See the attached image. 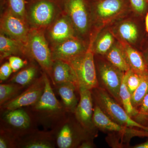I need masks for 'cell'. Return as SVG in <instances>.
I'll return each mask as SVG.
<instances>
[{"instance_id":"cell-1","label":"cell","mask_w":148,"mask_h":148,"mask_svg":"<svg viewBox=\"0 0 148 148\" xmlns=\"http://www.w3.org/2000/svg\"><path fill=\"white\" fill-rule=\"evenodd\" d=\"M44 73L45 87L39 101L29 107V113L37 123L45 129H52L68 114L56 98L48 75Z\"/></svg>"},{"instance_id":"cell-2","label":"cell","mask_w":148,"mask_h":148,"mask_svg":"<svg viewBox=\"0 0 148 148\" xmlns=\"http://www.w3.org/2000/svg\"><path fill=\"white\" fill-rule=\"evenodd\" d=\"M88 3L95 33L132 12L128 0H88Z\"/></svg>"},{"instance_id":"cell-3","label":"cell","mask_w":148,"mask_h":148,"mask_svg":"<svg viewBox=\"0 0 148 148\" xmlns=\"http://www.w3.org/2000/svg\"><path fill=\"white\" fill-rule=\"evenodd\" d=\"M51 130L56 146L58 148H78L84 141L91 139V135L82 126L75 116L72 117L68 114Z\"/></svg>"},{"instance_id":"cell-4","label":"cell","mask_w":148,"mask_h":148,"mask_svg":"<svg viewBox=\"0 0 148 148\" xmlns=\"http://www.w3.org/2000/svg\"><path fill=\"white\" fill-rule=\"evenodd\" d=\"M108 27L116 38L124 41L140 50L148 35L145 18L132 12Z\"/></svg>"},{"instance_id":"cell-5","label":"cell","mask_w":148,"mask_h":148,"mask_svg":"<svg viewBox=\"0 0 148 148\" xmlns=\"http://www.w3.org/2000/svg\"><path fill=\"white\" fill-rule=\"evenodd\" d=\"M95 104L99 106L111 119L125 127L139 128L148 131V127L143 125L131 117L123 107L103 88L98 87L91 90Z\"/></svg>"},{"instance_id":"cell-6","label":"cell","mask_w":148,"mask_h":148,"mask_svg":"<svg viewBox=\"0 0 148 148\" xmlns=\"http://www.w3.org/2000/svg\"><path fill=\"white\" fill-rule=\"evenodd\" d=\"M94 40V37L90 36L87 50L69 62L76 75L79 88L91 90L99 86L95 54L92 49Z\"/></svg>"},{"instance_id":"cell-7","label":"cell","mask_w":148,"mask_h":148,"mask_svg":"<svg viewBox=\"0 0 148 148\" xmlns=\"http://www.w3.org/2000/svg\"><path fill=\"white\" fill-rule=\"evenodd\" d=\"M77 36L82 38L92 34L93 25L88 0H61Z\"/></svg>"},{"instance_id":"cell-8","label":"cell","mask_w":148,"mask_h":148,"mask_svg":"<svg viewBox=\"0 0 148 148\" xmlns=\"http://www.w3.org/2000/svg\"><path fill=\"white\" fill-rule=\"evenodd\" d=\"M26 48L30 58L38 63L51 81L53 61L51 51L42 30L37 28L30 30Z\"/></svg>"},{"instance_id":"cell-9","label":"cell","mask_w":148,"mask_h":148,"mask_svg":"<svg viewBox=\"0 0 148 148\" xmlns=\"http://www.w3.org/2000/svg\"><path fill=\"white\" fill-rule=\"evenodd\" d=\"M1 117V129L9 132L16 139L36 129L30 113L21 108L5 111Z\"/></svg>"},{"instance_id":"cell-10","label":"cell","mask_w":148,"mask_h":148,"mask_svg":"<svg viewBox=\"0 0 148 148\" xmlns=\"http://www.w3.org/2000/svg\"><path fill=\"white\" fill-rule=\"evenodd\" d=\"M97 56L98 58L95 60L97 77H99L104 89L121 104L120 89L124 73L112 65L104 56Z\"/></svg>"},{"instance_id":"cell-11","label":"cell","mask_w":148,"mask_h":148,"mask_svg":"<svg viewBox=\"0 0 148 148\" xmlns=\"http://www.w3.org/2000/svg\"><path fill=\"white\" fill-rule=\"evenodd\" d=\"M61 0H32L29 3V21L34 28L50 25L59 9Z\"/></svg>"},{"instance_id":"cell-12","label":"cell","mask_w":148,"mask_h":148,"mask_svg":"<svg viewBox=\"0 0 148 148\" xmlns=\"http://www.w3.org/2000/svg\"><path fill=\"white\" fill-rule=\"evenodd\" d=\"M45 87V81L43 73L24 91L1 106V111L3 112L34 106L39 100Z\"/></svg>"},{"instance_id":"cell-13","label":"cell","mask_w":148,"mask_h":148,"mask_svg":"<svg viewBox=\"0 0 148 148\" xmlns=\"http://www.w3.org/2000/svg\"><path fill=\"white\" fill-rule=\"evenodd\" d=\"M92 121L96 128L103 131L117 132L124 137L130 138L136 136L148 137V131L147 130L125 127L114 121L96 104L93 109Z\"/></svg>"},{"instance_id":"cell-14","label":"cell","mask_w":148,"mask_h":148,"mask_svg":"<svg viewBox=\"0 0 148 148\" xmlns=\"http://www.w3.org/2000/svg\"><path fill=\"white\" fill-rule=\"evenodd\" d=\"M79 100L74 115L79 124L90 135H94L95 128L92 121L93 99L91 90L79 88Z\"/></svg>"},{"instance_id":"cell-15","label":"cell","mask_w":148,"mask_h":148,"mask_svg":"<svg viewBox=\"0 0 148 148\" xmlns=\"http://www.w3.org/2000/svg\"><path fill=\"white\" fill-rule=\"evenodd\" d=\"M1 30L3 34L26 46L30 30L25 20L14 15L8 9L1 18Z\"/></svg>"},{"instance_id":"cell-16","label":"cell","mask_w":148,"mask_h":148,"mask_svg":"<svg viewBox=\"0 0 148 148\" xmlns=\"http://www.w3.org/2000/svg\"><path fill=\"white\" fill-rule=\"evenodd\" d=\"M88 44L76 36L55 45L51 50L53 61L61 60L69 62L87 50Z\"/></svg>"},{"instance_id":"cell-17","label":"cell","mask_w":148,"mask_h":148,"mask_svg":"<svg viewBox=\"0 0 148 148\" xmlns=\"http://www.w3.org/2000/svg\"><path fill=\"white\" fill-rule=\"evenodd\" d=\"M56 147L51 130L40 131L35 129L17 140V148H54Z\"/></svg>"},{"instance_id":"cell-18","label":"cell","mask_w":148,"mask_h":148,"mask_svg":"<svg viewBox=\"0 0 148 148\" xmlns=\"http://www.w3.org/2000/svg\"><path fill=\"white\" fill-rule=\"evenodd\" d=\"M49 35L54 45L78 36L71 21L67 15L59 17L53 23Z\"/></svg>"},{"instance_id":"cell-19","label":"cell","mask_w":148,"mask_h":148,"mask_svg":"<svg viewBox=\"0 0 148 148\" xmlns=\"http://www.w3.org/2000/svg\"><path fill=\"white\" fill-rule=\"evenodd\" d=\"M116 40L121 46L130 69L140 75L148 74V66L141 51L124 41Z\"/></svg>"},{"instance_id":"cell-20","label":"cell","mask_w":148,"mask_h":148,"mask_svg":"<svg viewBox=\"0 0 148 148\" xmlns=\"http://www.w3.org/2000/svg\"><path fill=\"white\" fill-rule=\"evenodd\" d=\"M51 82L55 86L63 83L71 82L79 88L76 75L69 62L61 60L53 61Z\"/></svg>"},{"instance_id":"cell-21","label":"cell","mask_w":148,"mask_h":148,"mask_svg":"<svg viewBox=\"0 0 148 148\" xmlns=\"http://www.w3.org/2000/svg\"><path fill=\"white\" fill-rule=\"evenodd\" d=\"M55 86L66 111L74 114L79 102L76 95L77 91H79V88L71 82L59 84Z\"/></svg>"},{"instance_id":"cell-22","label":"cell","mask_w":148,"mask_h":148,"mask_svg":"<svg viewBox=\"0 0 148 148\" xmlns=\"http://www.w3.org/2000/svg\"><path fill=\"white\" fill-rule=\"evenodd\" d=\"M1 60L12 55H28L26 46L21 41L6 36L3 33L0 35ZM30 58V57H29Z\"/></svg>"},{"instance_id":"cell-23","label":"cell","mask_w":148,"mask_h":148,"mask_svg":"<svg viewBox=\"0 0 148 148\" xmlns=\"http://www.w3.org/2000/svg\"><path fill=\"white\" fill-rule=\"evenodd\" d=\"M116 41L110 27L102 29L96 35L92 44V49L95 55L104 56Z\"/></svg>"},{"instance_id":"cell-24","label":"cell","mask_w":148,"mask_h":148,"mask_svg":"<svg viewBox=\"0 0 148 148\" xmlns=\"http://www.w3.org/2000/svg\"><path fill=\"white\" fill-rule=\"evenodd\" d=\"M103 56L112 65L123 73L130 69L121 46L117 40L110 50Z\"/></svg>"},{"instance_id":"cell-25","label":"cell","mask_w":148,"mask_h":148,"mask_svg":"<svg viewBox=\"0 0 148 148\" xmlns=\"http://www.w3.org/2000/svg\"><path fill=\"white\" fill-rule=\"evenodd\" d=\"M38 70L33 65L25 67L20 71L10 80V82L14 83L23 87L29 86L37 79Z\"/></svg>"},{"instance_id":"cell-26","label":"cell","mask_w":148,"mask_h":148,"mask_svg":"<svg viewBox=\"0 0 148 148\" xmlns=\"http://www.w3.org/2000/svg\"><path fill=\"white\" fill-rule=\"evenodd\" d=\"M126 80V74L124 73L119 92L121 105L130 116L132 118H136L138 114V111L132 105L131 94L127 89Z\"/></svg>"},{"instance_id":"cell-27","label":"cell","mask_w":148,"mask_h":148,"mask_svg":"<svg viewBox=\"0 0 148 148\" xmlns=\"http://www.w3.org/2000/svg\"><path fill=\"white\" fill-rule=\"evenodd\" d=\"M14 83L1 84L0 85V106H1L20 94L22 88Z\"/></svg>"},{"instance_id":"cell-28","label":"cell","mask_w":148,"mask_h":148,"mask_svg":"<svg viewBox=\"0 0 148 148\" xmlns=\"http://www.w3.org/2000/svg\"><path fill=\"white\" fill-rule=\"evenodd\" d=\"M148 93V74L142 75V81L136 90L131 95L133 107L138 110L143 99Z\"/></svg>"},{"instance_id":"cell-29","label":"cell","mask_w":148,"mask_h":148,"mask_svg":"<svg viewBox=\"0 0 148 148\" xmlns=\"http://www.w3.org/2000/svg\"><path fill=\"white\" fill-rule=\"evenodd\" d=\"M8 10L14 15L25 20L26 3L25 0H8Z\"/></svg>"},{"instance_id":"cell-30","label":"cell","mask_w":148,"mask_h":148,"mask_svg":"<svg viewBox=\"0 0 148 148\" xmlns=\"http://www.w3.org/2000/svg\"><path fill=\"white\" fill-rule=\"evenodd\" d=\"M131 10L137 16L145 18L148 11V0H128Z\"/></svg>"},{"instance_id":"cell-31","label":"cell","mask_w":148,"mask_h":148,"mask_svg":"<svg viewBox=\"0 0 148 148\" xmlns=\"http://www.w3.org/2000/svg\"><path fill=\"white\" fill-rule=\"evenodd\" d=\"M126 83L127 89L132 94L136 90L142 81V75H138L131 69L126 72Z\"/></svg>"},{"instance_id":"cell-32","label":"cell","mask_w":148,"mask_h":148,"mask_svg":"<svg viewBox=\"0 0 148 148\" xmlns=\"http://www.w3.org/2000/svg\"><path fill=\"white\" fill-rule=\"evenodd\" d=\"M17 148V139L9 132L1 129L0 148Z\"/></svg>"},{"instance_id":"cell-33","label":"cell","mask_w":148,"mask_h":148,"mask_svg":"<svg viewBox=\"0 0 148 148\" xmlns=\"http://www.w3.org/2000/svg\"><path fill=\"white\" fill-rule=\"evenodd\" d=\"M138 110V114L136 118L137 121L148 120V93L143 99Z\"/></svg>"},{"instance_id":"cell-34","label":"cell","mask_w":148,"mask_h":148,"mask_svg":"<svg viewBox=\"0 0 148 148\" xmlns=\"http://www.w3.org/2000/svg\"><path fill=\"white\" fill-rule=\"evenodd\" d=\"M9 63L13 72L18 71L24 67L25 62L20 57L16 56H11L9 58Z\"/></svg>"},{"instance_id":"cell-35","label":"cell","mask_w":148,"mask_h":148,"mask_svg":"<svg viewBox=\"0 0 148 148\" xmlns=\"http://www.w3.org/2000/svg\"><path fill=\"white\" fill-rule=\"evenodd\" d=\"M12 69L9 62H5L0 68V80L1 82L5 81L13 73Z\"/></svg>"},{"instance_id":"cell-36","label":"cell","mask_w":148,"mask_h":148,"mask_svg":"<svg viewBox=\"0 0 148 148\" xmlns=\"http://www.w3.org/2000/svg\"><path fill=\"white\" fill-rule=\"evenodd\" d=\"M140 50L144 56L148 67V35L143 43Z\"/></svg>"},{"instance_id":"cell-37","label":"cell","mask_w":148,"mask_h":148,"mask_svg":"<svg viewBox=\"0 0 148 148\" xmlns=\"http://www.w3.org/2000/svg\"><path fill=\"white\" fill-rule=\"evenodd\" d=\"M93 144L91 141V140H88L84 141L78 148H90L93 147Z\"/></svg>"},{"instance_id":"cell-38","label":"cell","mask_w":148,"mask_h":148,"mask_svg":"<svg viewBox=\"0 0 148 148\" xmlns=\"http://www.w3.org/2000/svg\"><path fill=\"white\" fill-rule=\"evenodd\" d=\"M134 148H148V140L145 143L136 145L133 147Z\"/></svg>"},{"instance_id":"cell-39","label":"cell","mask_w":148,"mask_h":148,"mask_svg":"<svg viewBox=\"0 0 148 148\" xmlns=\"http://www.w3.org/2000/svg\"><path fill=\"white\" fill-rule=\"evenodd\" d=\"M145 25L146 32L148 34V11L145 16Z\"/></svg>"},{"instance_id":"cell-40","label":"cell","mask_w":148,"mask_h":148,"mask_svg":"<svg viewBox=\"0 0 148 148\" xmlns=\"http://www.w3.org/2000/svg\"></svg>"}]
</instances>
